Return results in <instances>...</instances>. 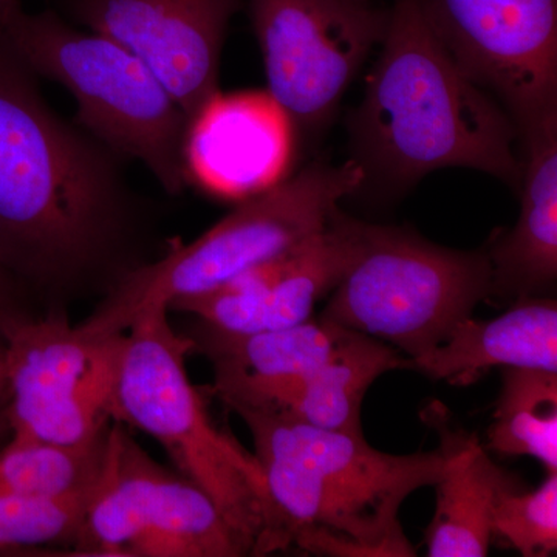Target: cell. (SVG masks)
<instances>
[{"label": "cell", "mask_w": 557, "mask_h": 557, "mask_svg": "<svg viewBox=\"0 0 557 557\" xmlns=\"http://www.w3.org/2000/svg\"><path fill=\"white\" fill-rule=\"evenodd\" d=\"M123 160L50 108L0 33V267L24 292L108 289L138 265L141 203Z\"/></svg>", "instance_id": "1"}, {"label": "cell", "mask_w": 557, "mask_h": 557, "mask_svg": "<svg viewBox=\"0 0 557 557\" xmlns=\"http://www.w3.org/2000/svg\"><path fill=\"white\" fill-rule=\"evenodd\" d=\"M351 131L366 175L406 186L445 168H469L519 189L515 121L449 57L421 0H392Z\"/></svg>", "instance_id": "2"}, {"label": "cell", "mask_w": 557, "mask_h": 557, "mask_svg": "<svg viewBox=\"0 0 557 557\" xmlns=\"http://www.w3.org/2000/svg\"><path fill=\"white\" fill-rule=\"evenodd\" d=\"M357 160L314 163L295 177L240 201L190 244L172 240L166 255L116 278L79 327L91 335L126 333L143 313L205 295L244 271L287 256L327 228L339 201L361 188Z\"/></svg>", "instance_id": "3"}, {"label": "cell", "mask_w": 557, "mask_h": 557, "mask_svg": "<svg viewBox=\"0 0 557 557\" xmlns=\"http://www.w3.org/2000/svg\"><path fill=\"white\" fill-rule=\"evenodd\" d=\"M0 33L38 78L60 83L78 104V124L124 160H138L178 196L186 186L183 141L189 120L139 58L101 33L73 27L57 11L0 3Z\"/></svg>", "instance_id": "4"}, {"label": "cell", "mask_w": 557, "mask_h": 557, "mask_svg": "<svg viewBox=\"0 0 557 557\" xmlns=\"http://www.w3.org/2000/svg\"><path fill=\"white\" fill-rule=\"evenodd\" d=\"M168 311L150 309L127 329L112 420L156 438L252 555L269 512L262 468L255 454L215 426L207 399L186 372L193 339L175 333Z\"/></svg>", "instance_id": "5"}, {"label": "cell", "mask_w": 557, "mask_h": 557, "mask_svg": "<svg viewBox=\"0 0 557 557\" xmlns=\"http://www.w3.org/2000/svg\"><path fill=\"white\" fill-rule=\"evenodd\" d=\"M485 251L359 222L357 251L319 318L384 341L409 359L448 338L491 296Z\"/></svg>", "instance_id": "6"}, {"label": "cell", "mask_w": 557, "mask_h": 557, "mask_svg": "<svg viewBox=\"0 0 557 557\" xmlns=\"http://www.w3.org/2000/svg\"><path fill=\"white\" fill-rule=\"evenodd\" d=\"M73 549L115 557L248 555L211 497L161 467L119 421L110 423L100 478Z\"/></svg>", "instance_id": "7"}, {"label": "cell", "mask_w": 557, "mask_h": 557, "mask_svg": "<svg viewBox=\"0 0 557 557\" xmlns=\"http://www.w3.org/2000/svg\"><path fill=\"white\" fill-rule=\"evenodd\" d=\"M0 338L11 435L76 445L108 431L126 333L91 335L51 309L10 319Z\"/></svg>", "instance_id": "8"}, {"label": "cell", "mask_w": 557, "mask_h": 557, "mask_svg": "<svg viewBox=\"0 0 557 557\" xmlns=\"http://www.w3.org/2000/svg\"><path fill=\"white\" fill-rule=\"evenodd\" d=\"M269 95L296 131L335 115L351 81L386 36L388 9L373 0H249Z\"/></svg>", "instance_id": "9"}, {"label": "cell", "mask_w": 557, "mask_h": 557, "mask_svg": "<svg viewBox=\"0 0 557 557\" xmlns=\"http://www.w3.org/2000/svg\"><path fill=\"white\" fill-rule=\"evenodd\" d=\"M469 79L518 131L557 112V0H421Z\"/></svg>", "instance_id": "10"}, {"label": "cell", "mask_w": 557, "mask_h": 557, "mask_svg": "<svg viewBox=\"0 0 557 557\" xmlns=\"http://www.w3.org/2000/svg\"><path fill=\"white\" fill-rule=\"evenodd\" d=\"M73 22L139 58L190 121L219 94L223 44L242 0H64Z\"/></svg>", "instance_id": "11"}, {"label": "cell", "mask_w": 557, "mask_h": 557, "mask_svg": "<svg viewBox=\"0 0 557 557\" xmlns=\"http://www.w3.org/2000/svg\"><path fill=\"white\" fill-rule=\"evenodd\" d=\"M293 146L295 127L269 91H219L186 127V177L219 199H251L287 178Z\"/></svg>", "instance_id": "12"}, {"label": "cell", "mask_w": 557, "mask_h": 557, "mask_svg": "<svg viewBox=\"0 0 557 557\" xmlns=\"http://www.w3.org/2000/svg\"><path fill=\"white\" fill-rule=\"evenodd\" d=\"M247 424L255 454L296 461L369 504L398 516L413 491L437 485L448 468L442 449L392 456L370 448L364 437L327 431L269 406L231 408Z\"/></svg>", "instance_id": "13"}, {"label": "cell", "mask_w": 557, "mask_h": 557, "mask_svg": "<svg viewBox=\"0 0 557 557\" xmlns=\"http://www.w3.org/2000/svg\"><path fill=\"white\" fill-rule=\"evenodd\" d=\"M359 220L336 211L327 228L289 252L262 287L247 293L223 289L174 300L170 311L194 314L228 333L292 327L313 318L319 300L339 284L357 251Z\"/></svg>", "instance_id": "14"}, {"label": "cell", "mask_w": 557, "mask_h": 557, "mask_svg": "<svg viewBox=\"0 0 557 557\" xmlns=\"http://www.w3.org/2000/svg\"><path fill=\"white\" fill-rule=\"evenodd\" d=\"M347 329L322 318L292 327L228 333L200 322L189 336L214 369L212 392L228 408L270 406L321 368Z\"/></svg>", "instance_id": "15"}, {"label": "cell", "mask_w": 557, "mask_h": 557, "mask_svg": "<svg viewBox=\"0 0 557 557\" xmlns=\"http://www.w3.org/2000/svg\"><path fill=\"white\" fill-rule=\"evenodd\" d=\"M519 138V220L485 251L491 295L516 299L537 296L557 278V112L528 124Z\"/></svg>", "instance_id": "16"}, {"label": "cell", "mask_w": 557, "mask_h": 557, "mask_svg": "<svg viewBox=\"0 0 557 557\" xmlns=\"http://www.w3.org/2000/svg\"><path fill=\"white\" fill-rule=\"evenodd\" d=\"M410 368L456 387L471 386L494 369L557 372L556 300L530 296L500 317L465 319L437 347L410 359Z\"/></svg>", "instance_id": "17"}, {"label": "cell", "mask_w": 557, "mask_h": 557, "mask_svg": "<svg viewBox=\"0 0 557 557\" xmlns=\"http://www.w3.org/2000/svg\"><path fill=\"white\" fill-rule=\"evenodd\" d=\"M429 423L437 429L440 449L448 468L438 480L434 519L426 530L431 557H483L494 541L493 512L497 497L515 480L497 467L475 435L450 428L440 403L426 409Z\"/></svg>", "instance_id": "18"}, {"label": "cell", "mask_w": 557, "mask_h": 557, "mask_svg": "<svg viewBox=\"0 0 557 557\" xmlns=\"http://www.w3.org/2000/svg\"><path fill=\"white\" fill-rule=\"evenodd\" d=\"M406 368L410 359L391 344L347 330L332 357L269 408L311 426L364 437L361 406L369 387L384 373Z\"/></svg>", "instance_id": "19"}, {"label": "cell", "mask_w": 557, "mask_h": 557, "mask_svg": "<svg viewBox=\"0 0 557 557\" xmlns=\"http://www.w3.org/2000/svg\"><path fill=\"white\" fill-rule=\"evenodd\" d=\"M486 449L533 457L557 471V372L502 369V391L487 429Z\"/></svg>", "instance_id": "20"}, {"label": "cell", "mask_w": 557, "mask_h": 557, "mask_svg": "<svg viewBox=\"0 0 557 557\" xmlns=\"http://www.w3.org/2000/svg\"><path fill=\"white\" fill-rule=\"evenodd\" d=\"M108 431L76 445L11 435L0 448V493L50 498L91 493L104 461Z\"/></svg>", "instance_id": "21"}, {"label": "cell", "mask_w": 557, "mask_h": 557, "mask_svg": "<svg viewBox=\"0 0 557 557\" xmlns=\"http://www.w3.org/2000/svg\"><path fill=\"white\" fill-rule=\"evenodd\" d=\"M90 494L33 497L0 493V552L75 545Z\"/></svg>", "instance_id": "22"}, {"label": "cell", "mask_w": 557, "mask_h": 557, "mask_svg": "<svg viewBox=\"0 0 557 557\" xmlns=\"http://www.w3.org/2000/svg\"><path fill=\"white\" fill-rule=\"evenodd\" d=\"M494 539L525 557H547L557 549V471L533 491L508 487L493 512Z\"/></svg>", "instance_id": "23"}, {"label": "cell", "mask_w": 557, "mask_h": 557, "mask_svg": "<svg viewBox=\"0 0 557 557\" xmlns=\"http://www.w3.org/2000/svg\"><path fill=\"white\" fill-rule=\"evenodd\" d=\"M24 289L0 267V327L10 319L24 317L21 300Z\"/></svg>", "instance_id": "24"}, {"label": "cell", "mask_w": 557, "mask_h": 557, "mask_svg": "<svg viewBox=\"0 0 557 557\" xmlns=\"http://www.w3.org/2000/svg\"><path fill=\"white\" fill-rule=\"evenodd\" d=\"M7 399H9V391H7L5 344L0 338V413L2 416Z\"/></svg>", "instance_id": "25"}, {"label": "cell", "mask_w": 557, "mask_h": 557, "mask_svg": "<svg viewBox=\"0 0 557 557\" xmlns=\"http://www.w3.org/2000/svg\"><path fill=\"white\" fill-rule=\"evenodd\" d=\"M7 431H10L9 423H7L5 417L0 413V448L5 445V443L2 442V438L5 437Z\"/></svg>", "instance_id": "26"}, {"label": "cell", "mask_w": 557, "mask_h": 557, "mask_svg": "<svg viewBox=\"0 0 557 557\" xmlns=\"http://www.w3.org/2000/svg\"><path fill=\"white\" fill-rule=\"evenodd\" d=\"M2 2H14V0H0V3ZM17 2H22V0H17Z\"/></svg>", "instance_id": "27"}]
</instances>
